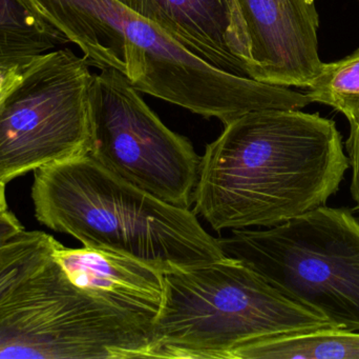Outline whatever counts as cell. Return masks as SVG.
I'll return each instance as SVG.
<instances>
[{"label": "cell", "instance_id": "obj_6", "mask_svg": "<svg viewBox=\"0 0 359 359\" xmlns=\"http://www.w3.org/2000/svg\"><path fill=\"white\" fill-rule=\"evenodd\" d=\"M93 75L69 48L25 65L22 78L0 105V181L90 153Z\"/></svg>", "mask_w": 359, "mask_h": 359}, {"label": "cell", "instance_id": "obj_11", "mask_svg": "<svg viewBox=\"0 0 359 359\" xmlns=\"http://www.w3.org/2000/svg\"><path fill=\"white\" fill-rule=\"evenodd\" d=\"M359 359V332L325 328L257 339L241 346L228 359Z\"/></svg>", "mask_w": 359, "mask_h": 359}, {"label": "cell", "instance_id": "obj_4", "mask_svg": "<svg viewBox=\"0 0 359 359\" xmlns=\"http://www.w3.org/2000/svg\"><path fill=\"white\" fill-rule=\"evenodd\" d=\"M226 256L257 272L293 303L335 328L359 332V223L322 206L264 230L217 238Z\"/></svg>", "mask_w": 359, "mask_h": 359}, {"label": "cell", "instance_id": "obj_3", "mask_svg": "<svg viewBox=\"0 0 359 359\" xmlns=\"http://www.w3.org/2000/svg\"><path fill=\"white\" fill-rule=\"evenodd\" d=\"M325 328L333 326L226 256L164 273L154 337L158 358L228 359L257 339Z\"/></svg>", "mask_w": 359, "mask_h": 359}, {"label": "cell", "instance_id": "obj_18", "mask_svg": "<svg viewBox=\"0 0 359 359\" xmlns=\"http://www.w3.org/2000/svg\"><path fill=\"white\" fill-rule=\"evenodd\" d=\"M6 183H4V181H0V213L8 210V202H6Z\"/></svg>", "mask_w": 359, "mask_h": 359}, {"label": "cell", "instance_id": "obj_7", "mask_svg": "<svg viewBox=\"0 0 359 359\" xmlns=\"http://www.w3.org/2000/svg\"><path fill=\"white\" fill-rule=\"evenodd\" d=\"M90 155L120 178L159 200L189 209L201 158L172 132L118 70L93 75Z\"/></svg>", "mask_w": 359, "mask_h": 359}, {"label": "cell", "instance_id": "obj_1", "mask_svg": "<svg viewBox=\"0 0 359 359\" xmlns=\"http://www.w3.org/2000/svg\"><path fill=\"white\" fill-rule=\"evenodd\" d=\"M349 167L333 120L299 110L248 112L207 145L194 212L217 232L273 227L326 206Z\"/></svg>", "mask_w": 359, "mask_h": 359}, {"label": "cell", "instance_id": "obj_12", "mask_svg": "<svg viewBox=\"0 0 359 359\" xmlns=\"http://www.w3.org/2000/svg\"><path fill=\"white\" fill-rule=\"evenodd\" d=\"M69 42L29 0H0V63H25Z\"/></svg>", "mask_w": 359, "mask_h": 359}, {"label": "cell", "instance_id": "obj_17", "mask_svg": "<svg viewBox=\"0 0 359 359\" xmlns=\"http://www.w3.org/2000/svg\"><path fill=\"white\" fill-rule=\"evenodd\" d=\"M25 231L20 221L11 211L0 213V246Z\"/></svg>", "mask_w": 359, "mask_h": 359}, {"label": "cell", "instance_id": "obj_5", "mask_svg": "<svg viewBox=\"0 0 359 359\" xmlns=\"http://www.w3.org/2000/svg\"><path fill=\"white\" fill-rule=\"evenodd\" d=\"M0 358H158L154 320L76 286L52 257L0 305Z\"/></svg>", "mask_w": 359, "mask_h": 359}, {"label": "cell", "instance_id": "obj_13", "mask_svg": "<svg viewBox=\"0 0 359 359\" xmlns=\"http://www.w3.org/2000/svg\"><path fill=\"white\" fill-rule=\"evenodd\" d=\"M305 94L312 103L332 107L346 116L350 124L359 120V48L349 56L323 63Z\"/></svg>", "mask_w": 359, "mask_h": 359}, {"label": "cell", "instance_id": "obj_2", "mask_svg": "<svg viewBox=\"0 0 359 359\" xmlns=\"http://www.w3.org/2000/svg\"><path fill=\"white\" fill-rule=\"evenodd\" d=\"M32 200L42 225L164 273L226 257L196 213L120 178L90 154L35 170Z\"/></svg>", "mask_w": 359, "mask_h": 359}, {"label": "cell", "instance_id": "obj_8", "mask_svg": "<svg viewBox=\"0 0 359 359\" xmlns=\"http://www.w3.org/2000/svg\"><path fill=\"white\" fill-rule=\"evenodd\" d=\"M238 56L250 79L308 88L322 67L316 0H230Z\"/></svg>", "mask_w": 359, "mask_h": 359}, {"label": "cell", "instance_id": "obj_10", "mask_svg": "<svg viewBox=\"0 0 359 359\" xmlns=\"http://www.w3.org/2000/svg\"><path fill=\"white\" fill-rule=\"evenodd\" d=\"M217 69L248 78L238 56L230 0H118Z\"/></svg>", "mask_w": 359, "mask_h": 359}, {"label": "cell", "instance_id": "obj_15", "mask_svg": "<svg viewBox=\"0 0 359 359\" xmlns=\"http://www.w3.org/2000/svg\"><path fill=\"white\" fill-rule=\"evenodd\" d=\"M349 166L352 168L351 195L359 210V120L350 124V134L346 141Z\"/></svg>", "mask_w": 359, "mask_h": 359}, {"label": "cell", "instance_id": "obj_14", "mask_svg": "<svg viewBox=\"0 0 359 359\" xmlns=\"http://www.w3.org/2000/svg\"><path fill=\"white\" fill-rule=\"evenodd\" d=\"M60 242L40 231H22L0 246V305L21 282L53 257Z\"/></svg>", "mask_w": 359, "mask_h": 359}, {"label": "cell", "instance_id": "obj_16", "mask_svg": "<svg viewBox=\"0 0 359 359\" xmlns=\"http://www.w3.org/2000/svg\"><path fill=\"white\" fill-rule=\"evenodd\" d=\"M29 60L18 63H0V105L20 81L25 65Z\"/></svg>", "mask_w": 359, "mask_h": 359}, {"label": "cell", "instance_id": "obj_9", "mask_svg": "<svg viewBox=\"0 0 359 359\" xmlns=\"http://www.w3.org/2000/svg\"><path fill=\"white\" fill-rule=\"evenodd\" d=\"M53 259L80 288L111 305L155 320L164 296V272L114 251L65 248L59 244Z\"/></svg>", "mask_w": 359, "mask_h": 359}]
</instances>
